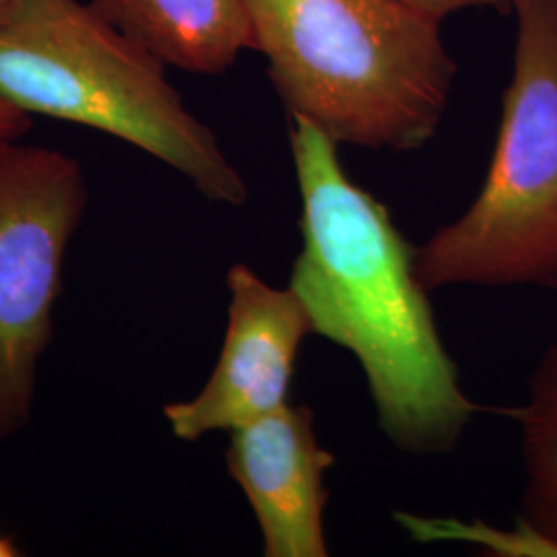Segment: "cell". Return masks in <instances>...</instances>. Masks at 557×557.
Here are the masks:
<instances>
[{
    "label": "cell",
    "instance_id": "obj_1",
    "mask_svg": "<svg viewBox=\"0 0 557 557\" xmlns=\"http://www.w3.org/2000/svg\"><path fill=\"white\" fill-rule=\"evenodd\" d=\"M292 120L301 248L289 287L312 333L354 354L382 434L409 455H444L481 411L458 382L440 337L430 289L384 202L343 170L337 143Z\"/></svg>",
    "mask_w": 557,
    "mask_h": 557
},
{
    "label": "cell",
    "instance_id": "obj_2",
    "mask_svg": "<svg viewBox=\"0 0 557 557\" xmlns=\"http://www.w3.org/2000/svg\"><path fill=\"white\" fill-rule=\"evenodd\" d=\"M289 119L337 145L416 151L446 114L457 62L440 21L397 0H244Z\"/></svg>",
    "mask_w": 557,
    "mask_h": 557
},
{
    "label": "cell",
    "instance_id": "obj_3",
    "mask_svg": "<svg viewBox=\"0 0 557 557\" xmlns=\"http://www.w3.org/2000/svg\"><path fill=\"white\" fill-rule=\"evenodd\" d=\"M0 98L73 122L165 163L205 199L239 207L248 184L215 133L165 77V64L81 0L0 7Z\"/></svg>",
    "mask_w": 557,
    "mask_h": 557
},
{
    "label": "cell",
    "instance_id": "obj_4",
    "mask_svg": "<svg viewBox=\"0 0 557 557\" xmlns=\"http://www.w3.org/2000/svg\"><path fill=\"white\" fill-rule=\"evenodd\" d=\"M517 44L478 199L416 248L421 283L557 289V0H512Z\"/></svg>",
    "mask_w": 557,
    "mask_h": 557
},
{
    "label": "cell",
    "instance_id": "obj_5",
    "mask_svg": "<svg viewBox=\"0 0 557 557\" xmlns=\"http://www.w3.org/2000/svg\"><path fill=\"white\" fill-rule=\"evenodd\" d=\"M85 209L79 161L52 147L0 143V446L32 421L64 260Z\"/></svg>",
    "mask_w": 557,
    "mask_h": 557
},
{
    "label": "cell",
    "instance_id": "obj_6",
    "mask_svg": "<svg viewBox=\"0 0 557 557\" xmlns=\"http://www.w3.org/2000/svg\"><path fill=\"white\" fill-rule=\"evenodd\" d=\"M225 283L230 304L220 359L195 397L163 407L182 442L230 434L287 405L301 343L314 335L292 287H275L242 262L230 267Z\"/></svg>",
    "mask_w": 557,
    "mask_h": 557
},
{
    "label": "cell",
    "instance_id": "obj_7",
    "mask_svg": "<svg viewBox=\"0 0 557 557\" xmlns=\"http://www.w3.org/2000/svg\"><path fill=\"white\" fill-rule=\"evenodd\" d=\"M230 478L248 499L267 557H326L324 473L335 455L319 442L308 405H283L230 432Z\"/></svg>",
    "mask_w": 557,
    "mask_h": 557
},
{
    "label": "cell",
    "instance_id": "obj_8",
    "mask_svg": "<svg viewBox=\"0 0 557 557\" xmlns=\"http://www.w3.org/2000/svg\"><path fill=\"white\" fill-rule=\"evenodd\" d=\"M126 38L180 71L220 75L257 50L244 0H89Z\"/></svg>",
    "mask_w": 557,
    "mask_h": 557
},
{
    "label": "cell",
    "instance_id": "obj_9",
    "mask_svg": "<svg viewBox=\"0 0 557 557\" xmlns=\"http://www.w3.org/2000/svg\"><path fill=\"white\" fill-rule=\"evenodd\" d=\"M510 416L522 432L527 473L520 518L557 549V343L539 359L527 403Z\"/></svg>",
    "mask_w": 557,
    "mask_h": 557
},
{
    "label": "cell",
    "instance_id": "obj_10",
    "mask_svg": "<svg viewBox=\"0 0 557 557\" xmlns=\"http://www.w3.org/2000/svg\"><path fill=\"white\" fill-rule=\"evenodd\" d=\"M397 2L442 23V20H446L448 15L458 13L462 9H473V7H492V9L510 11L512 0H397Z\"/></svg>",
    "mask_w": 557,
    "mask_h": 557
},
{
    "label": "cell",
    "instance_id": "obj_11",
    "mask_svg": "<svg viewBox=\"0 0 557 557\" xmlns=\"http://www.w3.org/2000/svg\"><path fill=\"white\" fill-rule=\"evenodd\" d=\"M34 126V116L25 114L11 101L0 98V143L21 140Z\"/></svg>",
    "mask_w": 557,
    "mask_h": 557
},
{
    "label": "cell",
    "instance_id": "obj_12",
    "mask_svg": "<svg viewBox=\"0 0 557 557\" xmlns=\"http://www.w3.org/2000/svg\"><path fill=\"white\" fill-rule=\"evenodd\" d=\"M21 556L20 547L15 543V539L0 531V557Z\"/></svg>",
    "mask_w": 557,
    "mask_h": 557
},
{
    "label": "cell",
    "instance_id": "obj_13",
    "mask_svg": "<svg viewBox=\"0 0 557 557\" xmlns=\"http://www.w3.org/2000/svg\"><path fill=\"white\" fill-rule=\"evenodd\" d=\"M4 2H7V0H0V7H2V4H4Z\"/></svg>",
    "mask_w": 557,
    "mask_h": 557
}]
</instances>
